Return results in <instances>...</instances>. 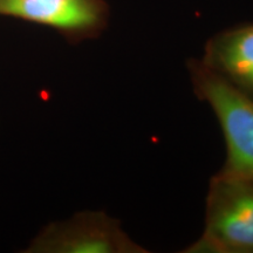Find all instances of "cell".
Wrapping results in <instances>:
<instances>
[{
	"label": "cell",
	"mask_w": 253,
	"mask_h": 253,
	"mask_svg": "<svg viewBox=\"0 0 253 253\" xmlns=\"http://www.w3.org/2000/svg\"><path fill=\"white\" fill-rule=\"evenodd\" d=\"M189 72L199 100L216 114L226 144L220 173L253 182V96L202 61H190Z\"/></svg>",
	"instance_id": "obj_1"
},
{
	"label": "cell",
	"mask_w": 253,
	"mask_h": 253,
	"mask_svg": "<svg viewBox=\"0 0 253 253\" xmlns=\"http://www.w3.org/2000/svg\"><path fill=\"white\" fill-rule=\"evenodd\" d=\"M184 252L253 253V182L220 172L211 178L204 232Z\"/></svg>",
	"instance_id": "obj_2"
},
{
	"label": "cell",
	"mask_w": 253,
	"mask_h": 253,
	"mask_svg": "<svg viewBox=\"0 0 253 253\" xmlns=\"http://www.w3.org/2000/svg\"><path fill=\"white\" fill-rule=\"evenodd\" d=\"M28 253H144L120 223L101 211H84L49 224L31 242Z\"/></svg>",
	"instance_id": "obj_3"
},
{
	"label": "cell",
	"mask_w": 253,
	"mask_h": 253,
	"mask_svg": "<svg viewBox=\"0 0 253 253\" xmlns=\"http://www.w3.org/2000/svg\"><path fill=\"white\" fill-rule=\"evenodd\" d=\"M104 14L101 0H0V15L20 18L78 36L100 28Z\"/></svg>",
	"instance_id": "obj_4"
},
{
	"label": "cell",
	"mask_w": 253,
	"mask_h": 253,
	"mask_svg": "<svg viewBox=\"0 0 253 253\" xmlns=\"http://www.w3.org/2000/svg\"><path fill=\"white\" fill-rule=\"evenodd\" d=\"M201 61L253 96V24L239 25L211 38Z\"/></svg>",
	"instance_id": "obj_5"
}]
</instances>
